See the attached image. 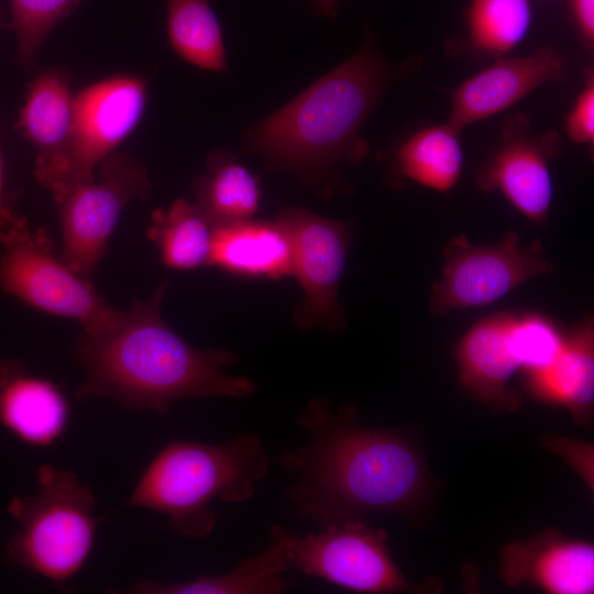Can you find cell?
I'll return each mask as SVG.
<instances>
[{
	"label": "cell",
	"mask_w": 594,
	"mask_h": 594,
	"mask_svg": "<svg viewBox=\"0 0 594 594\" xmlns=\"http://www.w3.org/2000/svg\"><path fill=\"white\" fill-rule=\"evenodd\" d=\"M296 424L309 440L278 463L294 477L286 499L299 519L324 529L372 512L409 518L425 501L427 469L402 431L363 426L354 405L334 409L324 397L310 399Z\"/></svg>",
	"instance_id": "obj_1"
},
{
	"label": "cell",
	"mask_w": 594,
	"mask_h": 594,
	"mask_svg": "<svg viewBox=\"0 0 594 594\" xmlns=\"http://www.w3.org/2000/svg\"><path fill=\"white\" fill-rule=\"evenodd\" d=\"M166 288L164 280L150 298L135 301L113 329L76 341L74 354L86 371L75 392L78 400L107 397L129 409L165 415L185 398L255 393L253 381L224 371L237 362L231 350L195 348L164 321Z\"/></svg>",
	"instance_id": "obj_2"
},
{
	"label": "cell",
	"mask_w": 594,
	"mask_h": 594,
	"mask_svg": "<svg viewBox=\"0 0 594 594\" xmlns=\"http://www.w3.org/2000/svg\"><path fill=\"white\" fill-rule=\"evenodd\" d=\"M419 56L392 63L372 38L290 102L244 133L243 147L272 169L315 175L338 162L360 164L370 145L362 125L395 82L413 75Z\"/></svg>",
	"instance_id": "obj_3"
},
{
	"label": "cell",
	"mask_w": 594,
	"mask_h": 594,
	"mask_svg": "<svg viewBox=\"0 0 594 594\" xmlns=\"http://www.w3.org/2000/svg\"><path fill=\"white\" fill-rule=\"evenodd\" d=\"M270 464L263 441L253 432L239 431L220 444L174 440L152 460L120 509L139 506L162 513L177 535L202 539L217 524L209 505L253 498Z\"/></svg>",
	"instance_id": "obj_4"
},
{
	"label": "cell",
	"mask_w": 594,
	"mask_h": 594,
	"mask_svg": "<svg viewBox=\"0 0 594 594\" xmlns=\"http://www.w3.org/2000/svg\"><path fill=\"white\" fill-rule=\"evenodd\" d=\"M37 480V494L13 497L7 507L19 529L7 544L6 558L64 584L84 565L102 519L94 517V494L77 474L42 465Z\"/></svg>",
	"instance_id": "obj_5"
},
{
	"label": "cell",
	"mask_w": 594,
	"mask_h": 594,
	"mask_svg": "<svg viewBox=\"0 0 594 594\" xmlns=\"http://www.w3.org/2000/svg\"><path fill=\"white\" fill-rule=\"evenodd\" d=\"M0 288L26 305L77 320L89 336L113 329L123 311L107 305L89 279L57 257L42 228L8 208L0 216Z\"/></svg>",
	"instance_id": "obj_6"
},
{
	"label": "cell",
	"mask_w": 594,
	"mask_h": 594,
	"mask_svg": "<svg viewBox=\"0 0 594 594\" xmlns=\"http://www.w3.org/2000/svg\"><path fill=\"white\" fill-rule=\"evenodd\" d=\"M292 569L358 593H420L433 590L411 583L398 569L387 547L386 530L364 518L351 519L317 532L299 535L280 524L270 528Z\"/></svg>",
	"instance_id": "obj_7"
},
{
	"label": "cell",
	"mask_w": 594,
	"mask_h": 594,
	"mask_svg": "<svg viewBox=\"0 0 594 594\" xmlns=\"http://www.w3.org/2000/svg\"><path fill=\"white\" fill-rule=\"evenodd\" d=\"M443 256L441 278L431 288L429 308L433 316L490 305L554 270L539 239L526 244L515 231L488 245L474 244L465 234L457 235Z\"/></svg>",
	"instance_id": "obj_8"
},
{
	"label": "cell",
	"mask_w": 594,
	"mask_h": 594,
	"mask_svg": "<svg viewBox=\"0 0 594 594\" xmlns=\"http://www.w3.org/2000/svg\"><path fill=\"white\" fill-rule=\"evenodd\" d=\"M145 103L146 82L131 75L109 77L75 96L67 146L43 184L56 202L77 185L95 180L96 166L135 129Z\"/></svg>",
	"instance_id": "obj_9"
},
{
	"label": "cell",
	"mask_w": 594,
	"mask_h": 594,
	"mask_svg": "<svg viewBox=\"0 0 594 594\" xmlns=\"http://www.w3.org/2000/svg\"><path fill=\"white\" fill-rule=\"evenodd\" d=\"M151 189L145 168L135 158L114 153L100 163V179L77 185L58 202L62 222L59 258L89 279L105 255L122 209Z\"/></svg>",
	"instance_id": "obj_10"
},
{
	"label": "cell",
	"mask_w": 594,
	"mask_h": 594,
	"mask_svg": "<svg viewBox=\"0 0 594 594\" xmlns=\"http://www.w3.org/2000/svg\"><path fill=\"white\" fill-rule=\"evenodd\" d=\"M276 221L289 237L293 274L305 295L296 309V323L304 330H342L345 316L338 302V287L349 251L350 227L300 208L284 209Z\"/></svg>",
	"instance_id": "obj_11"
},
{
	"label": "cell",
	"mask_w": 594,
	"mask_h": 594,
	"mask_svg": "<svg viewBox=\"0 0 594 594\" xmlns=\"http://www.w3.org/2000/svg\"><path fill=\"white\" fill-rule=\"evenodd\" d=\"M554 130L537 134L525 113L503 123L501 135L477 168L474 183L483 193L501 191L508 202L536 224L547 222L553 197L549 163L563 153Z\"/></svg>",
	"instance_id": "obj_12"
},
{
	"label": "cell",
	"mask_w": 594,
	"mask_h": 594,
	"mask_svg": "<svg viewBox=\"0 0 594 594\" xmlns=\"http://www.w3.org/2000/svg\"><path fill=\"white\" fill-rule=\"evenodd\" d=\"M568 79V63L553 47H541L527 56L496 58L450 91L447 122L461 131L510 108L542 84Z\"/></svg>",
	"instance_id": "obj_13"
},
{
	"label": "cell",
	"mask_w": 594,
	"mask_h": 594,
	"mask_svg": "<svg viewBox=\"0 0 594 594\" xmlns=\"http://www.w3.org/2000/svg\"><path fill=\"white\" fill-rule=\"evenodd\" d=\"M499 572L513 587L531 584L552 594H590L594 592V547L548 529L506 546Z\"/></svg>",
	"instance_id": "obj_14"
},
{
	"label": "cell",
	"mask_w": 594,
	"mask_h": 594,
	"mask_svg": "<svg viewBox=\"0 0 594 594\" xmlns=\"http://www.w3.org/2000/svg\"><path fill=\"white\" fill-rule=\"evenodd\" d=\"M513 314L494 312L475 322L460 340L457 365L466 392L494 411L513 413L521 406L508 383L519 370L509 341Z\"/></svg>",
	"instance_id": "obj_15"
},
{
	"label": "cell",
	"mask_w": 594,
	"mask_h": 594,
	"mask_svg": "<svg viewBox=\"0 0 594 594\" xmlns=\"http://www.w3.org/2000/svg\"><path fill=\"white\" fill-rule=\"evenodd\" d=\"M68 404L51 381L15 359L0 361V425L30 444L48 446L64 431Z\"/></svg>",
	"instance_id": "obj_16"
},
{
	"label": "cell",
	"mask_w": 594,
	"mask_h": 594,
	"mask_svg": "<svg viewBox=\"0 0 594 594\" xmlns=\"http://www.w3.org/2000/svg\"><path fill=\"white\" fill-rule=\"evenodd\" d=\"M75 96L64 72L50 68L29 85L15 130L37 150L34 177L43 185L62 157L72 132Z\"/></svg>",
	"instance_id": "obj_17"
},
{
	"label": "cell",
	"mask_w": 594,
	"mask_h": 594,
	"mask_svg": "<svg viewBox=\"0 0 594 594\" xmlns=\"http://www.w3.org/2000/svg\"><path fill=\"white\" fill-rule=\"evenodd\" d=\"M208 264L239 275L278 279L293 275L292 243L276 220L219 224L212 227Z\"/></svg>",
	"instance_id": "obj_18"
},
{
	"label": "cell",
	"mask_w": 594,
	"mask_h": 594,
	"mask_svg": "<svg viewBox=\"0 0 594 594\" xmlns=\"http://www.w3.org/2000/svg\"><path fill=\"white\" fill-rule=\"evenodd\" d=\"M530 393L539 400L564 406L574 419L590 426L594 407V321L592 316L565 337L556 361L526 375Z\"/></svg>",
	"instance_id": "obj_19"
},
{
	"label": "cell",
	"mask_w": 594,
	"mask_h": 594,
	"mask_svg": "<svg viewBox=\"0 0 594 594\" xmlns=\"http://www.w3.org/2000/svg\"><path fill=\"white\" fill-rule=\"evenodd\" d=\"M292 568L279 542L271 539L268 547L255 557L241 560L237 566L219 575H198L179 583L139 580L127 590L111 593L134 594H280L292 587L297 576L286 575Z\"/></svg>",
	"instance_id": "obj_20"
},
{
	"label": "cell",
	"mask_w": 594,
	"mask_h": 594,
	"mask_svg": "<svg viewBox=\"0 0 594 594\" xmlns=\"http://www.w3.org/2000/svg\"><path fill=\"white\" fill-rule=\"evenodd\" d=\"M463 162L460 130L446 122L421 128L407 138L396 152L393 168L395 177L447 193L460 180Z\"/></svg>",
	"instance_id": "obj_21"
},
{
	"label": "cell",
	"mask_w": 594,
	"mask_h": 594,
	"mask_svg": "<svg viewBox=\"0 0 594 594\" xmlns=\"http://www.w3.org/2000/svg\"><path fill=\"white\" fill-rule=\"evenodd\" d=\"M208 174L194 183L196 206L212 227L251 219L258 208L256 178L227 151L208 156Z\"/></svg>",
	"instance_id": "obj_22"
},
{
	"label": "cell",
	"mask_w": 594,
	"mask_h": 594,
	"mask_svg": "<svg viewBox=\"0 0 594 594\" xmlns=\"http://www.w3.org/2000/svg\"><path fill=\"white\" fill-rule=\"evenodd\" d=\"M146 234L170 268L193 270L209 262L212 226L186 199H177L167 210H155Z\"/></svg>",
	"instance_id": "obj_23"
},
{
	"label": "cell",
	"mask_w": 594,
	"mask_h": 594,
	"mask_svg": "<svg viewBox=\"0 0 594 594\" xmlns=\"http://www.w3.org/2000/svg\"><path fill=\"white\" fill-rule=\"evenodd\" d=\"M464 46L474 61L504 57L527 35L529 0H471Z\"/></svg>",
	"instance_id": "obj_24"
},
{
	"label": "cell",
	"mask_w": 594,
	"mask_h": 594,
	"mask_svg": "<svg viewBox=\"0 0 594 594\" xmlns=\"http://www.w3.org/2000/svg\"><path fill=\"white\" fill-rule=\"evenodd\" d=\"M167 32L188 63L212 72L227 68L221 28L209 0H167Z\"/></svg>",
	"instance_id": "obj_25"
},
{
	"label": "cell",
	"mask_w": 594,
	"mask_h": 594,
	"mask_svg": "<svg viewBox=\"0 0 594 594\" xmlns=\"http://www.w3.org/2000/svg\"><path fill=\"white\" fill-rule=\"evenodd\" d=\"M565 337L551 320L542 315H513L509 341L519 369L526 375L548 369L559 356Z\"/></svg>",
	"instance_id": "obj_26"
},
{
	"label": "cell",
	"mask_w": 594,
	"mask_h": 594,
	"mask_svg": "<svg viewBox=\"0 0 594 594\" xmlns=\"http://www.w3.org/2000/svg\"><path fill=\"white\" fill-rule=\"evenodd\" d=\"M84 0H11L12 28L16 36L15 58L32 65L51 30Z\"/></svg>",
	"instance_id": "obj_27"
},
{
	"label": "cell",
	"mask_w": 594,
	"mask_h": 594,
	"mask_svg": "<svg viewBox=\"0 0 594 594\" xmlns=\"http://www.w3.org/2000/svg\"><path fill=\"white\" fill-rule=\"evenodd\" d=\"M565 134L576 144L594 143V73L588 68L582 90L564 120Z\"/></svg>",
	"instance_id": "obj_28"
},
{
	"label": "cell",
	"mask_w": 594,
	"mask_h": 594,
	"mask_svg": "<svg viewBox=\"0 0 594 594\" xmlns=\"http://www.w3.org/2000/svg\"><path fill=\"white\" fill-rule=\"evenodd\" d=\"M549 450L563 457L582 476L584 482L593 487V446L585 442L551 437L544 440Z\"/></svg>",
	"instance_id": "obj_29"
},
{
	"label": "cell",
	"mask_w": 594,
	"mask_h": 594,
	"mask_svg": "<svg viewBox=\"0 0 594 594\" xmlns=\"http://www.w3.org/2000/svg\"><path fill=\"white\" fill-rule=\"evenodd\" d=\"M573 20L584 44H594V0H570Z\"/></svg>",
	"instance_id": "obj_30"
},
{
	"label": "cell",
	"mask_w": 594,
	"mask_h": 594,
	"mask_svg": "<svg viewBox=\"0 0 594 594\" xmlns=\"http://www.w3.org/2000/svg\"><path fill=\"white\" fill-rule=\"evenodd\" d=\"M314 4L317 12L329 19L336 18L339 11L338 0H314Z\"/></svg>",
	"instance_id": "obj_31"
},
{
	"label": "cell",
	"mask_w": 594,
	"mask_h": 594,
	"mask_svg": "<svg viewBox=\"0 0 594 594\" xmlns=\"http://www.w3.org/2000/svg\"><path fill=\"white\" fill-rule=\"evenodd\" d=\"M8 208L10 207L4 202V197H3V176H2V164H1V157H0V216Z\"/></svg>",
	"instance_id": "obj_32"
},
{
	"label": "cell",
	"mask_w": 594,
	"mask_h": 594,
	"mask_svg": "<svg viewBox=\"0 0 594 594\" xmlns=\"http://www.w3.org/2000/svg\"><path fill=\"white\" fill-rule=\"evenodd\" d=\"M0 26H2L1 19H0Z\"/></svg>",
	"instance_id": "obj_33"
}]
</instances>
